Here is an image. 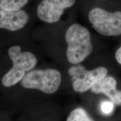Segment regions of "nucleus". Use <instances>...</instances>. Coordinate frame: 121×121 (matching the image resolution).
<instances>
[{"label":"nucleus","mask_w":121,"mask_h":121,"mask_svg":"<svg viewBox=\"0 0 121 121\" xmlns=\"http://www.w3.org/2000/svg\"><path fill=\"white\" fill-rule=\"evenodd\" d=\"M89 19L93 28L99 34L108 37L121 35V11L110 13L95 8L89 13Z\"/></svg>","instance_id":"7ed1b4c3"},{"label":"nucleus","mask_w":121,"mask_h":121,"mask_svg":"<svg viewBox=\"0 0 121 121\" xmlns=\"http://www.w3.org/2000/svg\"><path fill=\"white\" fill-rule=\"evenodd\" d=\"M61 80L60 73L57 69H35L25 74L21 83L24 88L35 89L51 94L58 90Z\"/></svg>","instance_id":"f03ea898"},{"label":"nucleus","mask_w":121,"mask_h":121,"mask_svg":"<svg viewBox=\"0 0 121 121\" xmlns=\"http://www.w3.org/2000/svg\"><path fill=\"white\" fill-rule=\"evenodd\" d=\"M26 74V72L12 67L2 78V84L4 86L9 87L13 86L21 81Z\"/></svg>","instance_id":"1a4fd4ad"},{"label":"nucleus","mask_w":121,"mask_h":121,"mask_svg":"<svg viewBox=\"0 0 121 121\" xmlns=\"http://www.w3.org/2000/svg\"><path fill=\"white\" fill-rule=\"evenodd\" d=\"M117 82L111 76L104 77L91 89L92 92L96 94L103 93L108 96L113 103L121 105V91L116 89Z\"/></svg>","instance_id":"6e6552de"},{"label":"nucleus","mask_w":121,"mask_h":121,"mask_svg":"<svg viewBox=\"0 0 121 121\" xmlns=\"http://www.w3.org/2000/svg\"><path fill=\"white\" fill-rule=\"evenodd\" d=\"M67 43V60L73 65L78 64L85 60L93 51L89 31L85 27L74 24L66 31L65 35Z\"/></svg>","instance_id":"f257e3e1"},{"label":"nucleus","mask_w":121,"mask_h":121,"mask_svg":"<svg viewBox=\"0 0 121 121\" xmlns=\"http://www.w3.org/2000/svg\"><path fill=\"white\" fill-rule=\"evenodd\" d=\"M116 59L117 62L121 65V46L116 53Z\"/></svg>","instance_id":"ddd939ff"},{"label":"nucleus","mask_w":121,"mask_h":121,"mask_svg":"<svg viewBox=\"0 0 121 121\" xmlns=\"http://www.w3.org/2000/svg\"><path fill=\"white\" fill-rule=\"evenodd\" d=\"M66 121H94L91 119L87 114L86 112L84 109L78 108L73 109L69 117H67Z\"/></svg>","instance_id":"9b49d317"},{"label":"nucleus","mask_w":121,"mask_h":121,"mask_svg":"<svg viewBox=\"0 0 121 121\" xmlns=\"http://www.w3.org/2000/svg\"><path fill=\"white\" fill-rule=\"evenodd\" d=\"M107 73L108 70L104 67L87 71L82 65H76L72 66L69 69L73 90L78 93H84L91 89L100 80L105 77Z\"/></svg>","instance_id":"20e7f679"},{"label":"nucleus","mask_w":121,"mask_h":121,"mask_svg":"<svg viewBox=\"0 0 121 121\" xmlns=\"http://www.w3.org/2000/svg\"><path fill=\"white\" fill-rule=\"evenodd\" d=\"M29 0H0V9L6 11L21 10L28 4Z\"/></svg>","instance_id":"9d476101"},{"label":"nucleus","mask_w":121,"mask_h":121,"mask_svg":"<svg viewBox=\"0 0 121 121\" xmlns=\"http://www.w3.org/2000/svg\"><path fill=\"white\" fill-rule=\"evenodd\" d=\"M29 19L28 13L24 10L6 11L0 9V29L17 31L26 25Z\"/></svg>","instance_id":"423d86ee"},{"label":"nucleus","mask_w":121,"mask_h":121,"mask_svg":"<svg viewBox=\"0 0 121 121\" xmlns=\"http://www.w3.org/2000/svg\"><path fill=\"white\" fill-rule=\"evenodd\" d=\"M9 56L13 62L15 69L24 72L29 71L35 67L37 59L35 55L30 52H22L19 45H16L9 48Z\"/></svg>","instance_id":"0eeeda50"},{"label":"nucleus","mask_w":121,"mask_h":121,"mask_svg":"<svg viewBox=\"0 0 121 121\" xmlns=\"http://www.w3.org/2000/svg\"><path fill=\"white\" fill-rule=\"evenodd\" d=\"M113 103L105 101L102 103L101 105V110L102 112L105 114H109L113 110Z\"/></svg>","instance_id":"f8f14e48"},{"label":"nucleus","mask_w":121,"mask_h":121,"mask_svg":"<svg viewBox=\"0 0 121 121\" xmlns=\"http://www.w3.org/2000/svg\"><path fill=\"white\" fill-rule=\"evenodd\" d=\"M76 0H43L37 8L39 19L48 23L56 22L66 9L72 7Z\"/></svg>","instance_id":"39448f33"}]
</instances>
